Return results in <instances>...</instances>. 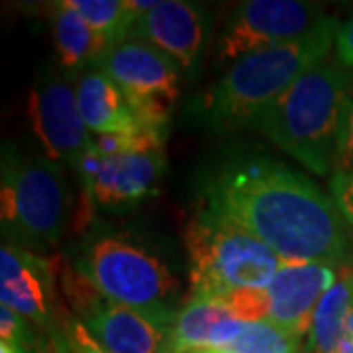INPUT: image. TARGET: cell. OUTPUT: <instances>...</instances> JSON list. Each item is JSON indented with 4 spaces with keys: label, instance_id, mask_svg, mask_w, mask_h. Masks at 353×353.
<instances>
[{
    "label": "cell",
    "instance_id": "cell-1",
    "mask_svg": "<svg viewBox=\"0 0 353 353\" xmlns=\"http://www.w3.org/2000/svg\"><path fill=\"white\" fill-rule=\"evenodd\" d=\"M206 208L226 216L269 245L283 261L353 263L347 222L332 196L265 157L222 165L204 187Z\"/></svg>",
    "mask_w": 353,
    "mask_h": 353
},
{
    "label": "cell",
    "instance_id": "cell-2",
    "mask_svg": "<svg viewBox=\"0 0 353 353\" xmlns=\"http://www.w3.org/2000/svg\"><path fill=\"white\" fill-rule=\"evenodd\" d=\"M340 26L336 18L326 16L303 38L238 59L199 102V118L218 134L253 128L287 88L328 59Z\"/></svg>",
    "mask_w": 353,
    "mask_h": 353
},
{
    "label": "cell",
    "instance_id": "cell-3",
    "mask_svg": "<svg viewBox=\"0 0 353 353\" xmlns=\"http://www.w3.org/2000/svg\"><path fill=\"white\" fill-rule=\"evenodd\" d=\"M352 99L353 69L328 57L287 88L253 128L310 173L328 175Z\"/></svg>",
    "mask_w": 353,
    "mask_h": 353
},
{
    "label": "cell",
    "instance_id": "cell-4",
    "mask_svg": "<svg viewBox=\"0 0 353 353\" xmlns=\"http://www.w3.org/2000/svg\"><path fill=\"white\" fill-rule=\"evenodd\" d=\"M0 165L4 243L34 253L53 250L75 214L63 167L46 155H24L12 143H4Z\"/></svg>",
    "mask_w": 353,
    "mask_h": 353
},
{
    "label": "cell",
    "instance_id": "cell-5",
    "mask_svg": "<svg viewBox=\"0 0 353 353\" xmlns=\"http://www.w3.org/2000/svg\"><path fill=\"white\" fill-rule=\"evenodd\" d=\"M183 241L189 257L190 299H226L238 290H263L283 259L245 228L210 208L187 222Z\"/></svg>",
    "mask_w": 353,
    "mask_h": 353
},
{
    "label": "cell",
    "instance_id": "cell-6",
    "mask_svg": "<svg viewBox=\"0 0 353 353\" xmlns=\"http://www.w3.org/2000/svg\"><path fill=\"white\" fill-rule=\"evenodd\" d=\"M110 301L138 308H175L179 279L163 255L132 234L90 226L67 257Z\"/></svg>",
    "mask_w": 353,
    "mask_h": 353
},
{
    "label": "cell",
    "instance_id": "cell-7",
    "mask_svg": "<svg viewBox=\"0 0 353 353\" xmlns=\"http://www.w3.org/2000/svg\"><path fill=\"white\" fill-rule=\"evenodd\" d=\"M71 169L81 185L71 228L77 234H85L92 226L97 208L126 214L157 194L165 173V155L153 152L108 157L90 145Z\"/></svg>",
    "mask_w": 353,
    "mask_h": 353
},
{
    "label": "cell",
    "instance_id": "cell-8",
    "mask_svg": "<svg viewBox=\"0 0 353 353\" xmlns=\"http://www.w3.org/2000/svg\"><path fill=\"white\" fill-rule=\"evenodd\" d=\"M97 69L120 87L143 126L167 134L181 97V67L169 55L141 39L130 38L116 46Z\"/></svg>",
    "mask_w": 353,
    "mask_h": 353
},
{
    "label": "cell",
    "instance_id": "cell-9",
    "mask_svg": "<svg viewBox=\"0 0 353 353\" xmlns=\"http://www.w3.org/2000/svg\"><path fill=\"white\" fill-rule=\"evenodd\" d=\"M326 16L320 4L299 0H248L232 12L216 39L220 61H238L253 51L306 36Z\"/></svg>",
    "mask_w": 353,
    "mask_h": 353
},
{
    "label": "cell",
    "instance_id": "cell-10",
    "mask_svg": "<svg viewBox=\"0 0 353 353\" xmlns=\"http://www.w3.org/2000/svg\"><path fill=\"white\" fill-rule=\"evenodd\" d=\"M57 261L2 243L0 303L38 328L43 338L57 336L73 314L65 308L57 283Z\"/></svg>",
    "mask_w": 353,
    "mask_h": 353
},
{
    "label": "cell",
    "instance_id": "cell-11",
    "mask_svg": "<svg viewBox=\"0 0 353 353\" xmlns=\"http://www.w3.org/2000/svg\"><path fill=\"white\" fill-rule=\"evenodd\" d=\"M28 118L43 155L57 163L73 165L92 145V136L83 122L77 88L67 75L41 69L28 97Z\"/></svg>",
    "mask_w": 353,
    "mask_h": 353
},
{
    "label": "cell",
    "instance_id": "cell-12",
    "mask_svg": "<svg viewBox=\"0 0 353 353\" xmlns=\"http://www.w3.org/2000/svg\"><path fill=\"white\" fill-rule=\"evenodd\" d=\"M175 308H138L110 301L81 324L110 353H169Z\"/></svg>",
    "mask_w": 353,
    "mask_h": 353
},
{
    "label": "cell",
    "instance_id": "cell-13",
    "mask_svg": "<svg viewBox=\"0 0 353 353\" xmlns=\"http://www.w3.org/2000/svg\"><path fill=\"white\" fill-rule=\"evenodd\" d=\"M208 26V10L202 4L163 0L138 16L130 38L150 43L187 73H194L206 50Z\"/></svg>",
    "mask_w": 353,
    "mask_h": 353
},
{
    "label": "cell",
    "instance_id": "cell-14",
    "mask_svg": "<svg viewBox=\"0 0 353 353\" xmlns=\"http://www.w3.org/2000/svg\"><path fill=\"white\" fill-rule=\"evenodd\" d=\"M338 279V269L314 261H283L267 287L269 318L283 328L308 336L318 303Z\"/></svg>",
    "mask_w": 353,
    "mask_h": 353
},
{
    "label": "cell",
    "instance_id": "cell-15",
    "mask_svg": "<svg viewBox=\"0 0 353 353\" xmlns=\"http://www.w3.org/2000/svg\"><path fill=\"white\" fill-rule=\"evenodd\" d=\"M50 26L55 59L65 75H83L97 69L116 48L112 39L94 30L67 2L50 4Z\"/></svg>",
    "mask_w": 353,
    "mask_h": 353
},
{
    "label": "cell",
    "instance_id": "cell-16",
    "mask_svg": "<svg viewBox=\"0 0 353 353\" xmlns=\"http://www.w3.org/2000/svg\"><path fill=\"white\" fill-rule=\"evenodd\" d=\"M75 88L83 122L92 136L126 134L143 128L124 92L101 69H88L79 75Z\"/></svg>",
    "mask_w": 353,
    "mask_h": 353
},
{
    "label": "cell",
    "instance_id": "cell-17",
    "mask_svg": "<svg viewBox=\"0 0 353 353\" xmlns=\"http://www.w3.org/2000/svg\"><path fill=\"white\" fill-rule=\"evenodd\" d=\"M353 306V263L341 265L332 289L318 303L304 353H338Z\"/></svg>",
    "mask_w": 353,
    "mask_h": 353
},
{
    "label": "cell",
    "instance_id": "cell-18",
    "mask_svg": "<svg viewBox=\"0 0 353 353\" xmlns=\"http://www.w3.org/2000/svg\"><path fill=\"white\" fill-rule=\"evenodd\" d=\"M226 304L218 299H189L175 316L169 353L210 352V340L216 326L230 318Z\"/></svg>",
    "mask_w": 353,
    "mask_h": 353
},
{
    "label": "cell",
    "instance_id": "cell-19",
    "mask_svg": "<svg viewBox=\"0 0 353 353\" xmlns=\"http://www.w3.org/2000/svg\"><path fill=\"white\" fill-rule=\"evenodd\" d=\"M69 8L81 14L94 30L112 39L116 46L132 36L138 20L132 0H65Z\"/></svg>",
    "mask_w": 353,
    "mask_h": 353
},
{
    "label": "cell",
    "instance_id": "cell-20",
    "mask_svg": "<svg viewBox=\"0 0 353 353\" xmlns=\"http://www.w3.org/2000/svg\"><path fill=\"white\" fill-rule=\"evenodd\" d=\"M304 336L279 326L271 320L245 322V326L224 353H287L301 345Z\"/></svg>",
    "mask_w": 353,
    "mask_h": 353
},
{
    "label": "cell",
    "instance_id": "cell-21",
    "mask_svg": "<svg viewBox=\"0 0 353 353\" xmlns=\"http://www.w3.org/2000/svg\"><path fill=\"white\" fill-rule=\"evenodd\" d=\"M230 314L241 322H259L269 318V294L267 290H238L222 299Z\"/></svg>",
    "mask_w": 353,
    "mask_h": 353
},
{
    "label": "cell",
    "instance_id": "cell-22",
    "mask_svg": "<svg viewBox=\"0 0 353 353\" xmlns=\"http://www.w3.org/2000/svg\"><path fill=\"white\" fill-rule=\"evenodd\" d=\"M53 340L59 347V353H110L90 336V332L77 318L67 320L63 330L53 336Z\"/></svg>",
    "mask_w": 353,
    "mask_h": 353
},
{
    "label": "cell",
    "instance_id": "cell-23",
    "mask_svg": "<svg viewBox=\"0 0 353 353\" xmlns=\"http://www.w3.org/2000/svg\"><path fill=\"white\" fill-rule=\"evenodd\" d=\"M330 196L340 208L347 226L353 228V173H332Z\"/></svg>",
    "mask_w": 353,
    "mask_h": 353
},
{
    "label": "cell",
    "instance_id": "cell-24",
    "mask_svg": "<svg viewBox=\"0 0 353 353\" xmlns=\"http://www.w3.org/2000/svg\"><path fill=\"white\" fill-rule=\"evenodd\" d=\"M334 173H353V99L341 126Z\"/></svg>",
    "mask_w": 353,
    "mask_h": 353
},
{
    "label": "cell",
    "instance_id": "cell-25",
    "mask_svg": "<svg viewBox=\"0 0 353 353\" xmlns=\"http://www.w3.org/2000/svg\"><path fill=\"white\" fill-rule=\"evenodd\" d=\"M336 59L343 67L353 69V16L340 26L336 38Z\"/></svg>",
    "mask_w": 353,
    "mask_h": 353
},
{
    "label": "cell",
    "instance_id": "cell-26",
    "mask_svg": "<svg viewBox=\"0 0 353 353\" xmlns=\"http://www.w3.org/2000/svg\"><path fill=\"white\" fill-rule=\"evenodd\" d=\"M0 353H18L14 350L10 343H4V341H0Z\"/></svg>",
    "mask_w": 353,
    "mask_h": 353
},
{
    "label": "cell",
    "instance_id": "cell-27",
    "mask_svg": "<svg viewBox=\"0 0 353 353\" xmlns=\"http://www.w3.org/2000/svg\"><path fill=\"white\" fill-rule=\"evenodd\" d=\"M287 353H303V343H301V345H294V347Z\"/></svg>",
    "mask_w": 353,
    "mask_h": 353
},
{
    "label": "cell",
    "instance_id": "cell-28",
    "mask_svg": "<svg viewBox=\"0 0 353 353\" xmlns=\"http://www.w3.org/2000/svg\"><path fill=\"white\" fill-rule=\"evenodd\" d=\"M202 353H224V352H202Z\"/></svg>",
    "mask_w": 353,
    "mask_h": 353
},
{
    "label": "cell",
    "instance_id": "cell-29",
    "mask_svg": "<svg viewBox=\"0 0 353 353\" xmlns=\"http://www.w3.org/2000/svg\"><path fill=\"white\" fill-rule=\"evenodd\" d=\"M303 353H304V350H303Z\"/></svg>",
    "mask_w": 353,
    "mask_h": 353
}]
</instances>
